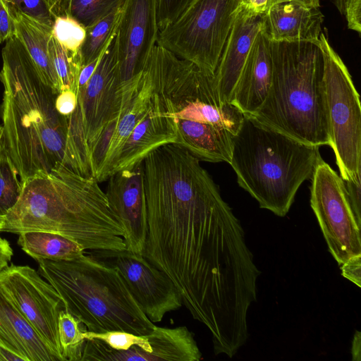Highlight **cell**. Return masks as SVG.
I'll return each mask as SVG.
<instances>
[{
	"instance_id": "obj_14",
	"label": "cell",
	"mask_w": 361,
	"mask_h": 361,
	"mask_svg": "<svg viewBox=\"0 0 361 361\" xmlns=\"http://www.w3.org/2000/svg\"><path fill=\"white\" fill-rule=\"evenodd\" d=\"M159 34L157 0H124L116 41L122 85L144 67Z\"/></svg>"
},
{
	"instance_id": "obj_33",
	"label": "cell",
	"mask_w": 361,
	"mask_h": 361,
	"mask_svg": "<svg viewBox=\"0 0 361 361\" xmlns=\"http://www.w3.org/2000/svg\"><path fill=\"white\" fill-rule=\"evenodd\" d=\"M15 35V25L8 3L0 0V43L6 42Z\"/></svg>"
},
{
	"instance_id": "obj_39",
	"label": "cell",
	"mask_w": 361,
	"mask_h": 361,
	"mask_svg": "<svg viewBox=\"0 0 361 361\" xmlns=\"http://www.w3.org/2000/svg\"><path fill=\"white\" fill-rule=\"evenodd\" d=\"M13 253V249L9 243L0 235V274L8 267Z\"/></svg>"
},
{
	"instance_id": "obj_27",
	"label": "cell",
	"mask_w": 361,
	"mask_h": 361,
	"mask_svg": "<svg viewBox=\"0 0 361 361\" xmlns=\"http://www.w3.org/2000/svg\"><path fill=\"white\" fill-rule=\"evenodd\" d=\"M21 189L18 171L6 152L0 160V217L4 218L16 205Z\"/></svg>"
},
{
	"instance_id": "obj_40",
	"label": "cell",
	"mask_w": 361,
	"mask_h": 361,
	"mask_svg": "<svg viewBox=\"0 0 361 361\" xmlns=\"http://www.w3.org/2000/svg\"><path fill=\"white\" fill-rule=\"evenodd\" d=\"M351 353L353 361H360L361 360V333L355 331L352 342Z\"/></svg>"
},
{
	"instance_id": "obj_3",
	"label": "cell",
	"mask_w": 361,
	"mask_h": 361,
	"mask_svg": "<svg viewBox=\"0 0 361 361\" xmlns=\"http://www.w3.org/2000/svg\"><path fill=\"white\" fill-rule=\"evenodd\" d=\"M1 106L6 151L21 183L59 164L71 169L67 118L55 106V94L40 78L15 36L2 49Z\"/></svg>"
},
{
	"instance_id": "obj_31",
	"label": "cell",
	"mask_w": 361,
	"mask_h": 361,
	"mask_svg": "<svg viewBox=\"0 0 361 361\" xmlns=\"http://www.w3.org/2000/svg\"><path fill=\"white\" fill-rule=\"evenodd\" d=\"M159 31L164 29L183 9L189 0H157Z\"/></svg>"
},
{
	"instance_id": "obj_21",
	"label": "cell",
	"mask_w": 361,
	"mask_h": 361,
	"mask_svg": "<svg viewBox=\"0 0 361 361\" xmlns=\"http://www.w3.org/2000/svg\"><path fill=\"white\" fill-rule=\"evenodd\" d=\"M8 5L14 22V35L28 52L42 80L51 88L55 94H58L59 82L48 48L52 27L23 14L8 3Z\"/></svg>"
},
{
	"instance_id": "obj_17",
	"label": "cell",
	"mask_w": 361,
	"mask_h": 361,
	"mask_svg": "<svg viewBox=\"0 0 361 361\" xmlns=\"http://www.w3.org/2000/svg\"><path fill=\"white\" fill-rule=\"evenodd\" d=\"M263 17L243 6L237 15L214 73L219 94L224 104L231 103L252 44L262 29Z\"/></svg>"
},
{
	"instance_id": "obj_10",
	"label": "cell",
	"mask_w": 361,
	"mask_h": 361,
	"mask_svg": "<svg viewBox=\"0 0 361 361\" xmlns=\"http://www.w3.org/2000/svg\"><path fill=\"white\" fill-rule=\"evenodd\" d=\"M116 33L108 42L87 85L77 90L76 108L67 118L69 147L82 157L89 155L90 159L92 145L105 127L121 114L123 85Z\"/></svg>"
},
{
	"instance_id": "obj_1",
	"label": "cell",
	"mask_w": 361,
	"mask_h": 361,
	"mask_svg": "<svg viewBox=\"0 0 361 361\" xmlns=\"http://www.w3.org/2000/svg\"><path fill=\"white\" fill-rule=\"evenodd\" d=\"M147 231L142 255L178 289L216 352L244 345L261 271L244 230L200 160L175 143L143 159Z\"/></svg>"
},
{
	"instance_id": "obj_16",
	"label": "cell",
	"mask_w": 361,
	"mask_h": 361,
	"mask_svg": "<svg viewBox=\"0 0 361 361\" xmlns=\"http://www.w3.org/2000/svg\"><path fill=\"white\" fill-rule=\"evenodd\" d=\"M176 140L175 118L166 99L154 85L149 109L126 140L111 167L109 176L120 170L132 168L157 147L176 143Z\"/></svg>"
},
{
	"instance_id": "obj_13",
	"label": "cell",
	"mask_w": 361,
	"mask_h": 361,
	"mask_svg": "<svg viewBox=\"0 0 361 361\" xmlns=\"http://www.w3.org/2000/svg\"><path fill=\"white\" fill-rule=\"evenodd\" d=\"M90 254L118 269L140 309L152 322H161L166 313L182 307L181 296L173 283L142 254L127 250L92 251Z\"/></svg>"
},
{
	"instance_id": "obj_25",
	"label": "cell",
	"mask_w": 361,
	"mask_h": 361,
	"mask_svg": "<svg viewBox=\"0 0 361 361\" xmlns=\"http://www.w3.org/2000/svg\"><path fill=\"white\" fill-rule=\"evenodd\" d=\"M87 329L78 318L62 310L58 319V333L65 361H81Z\"/></svg>"
},
{
	"instance_id": "obj_35",
	"label": "cell",
	"mask_w": 361,
	"mask_h": 361,
	"mask_svg": "<svg viewBox=\"0 0 361 361\" xmlns=\"http://www.w3.org/2000/svg\"><path fill=\"white\" fill-rule=\"evenodd\" d=\"M77 94L73 90H65L55 98V106L58 112L68 118L75 109L77 106Z\"/></svg>"
},
{
	"instance_id": "obj_38",
	"label": "cell",
	"mask_w": 361,
	"mask_h": 361,
	"mask_svg": "<svg viewBox=\"0 0 361 361\" xmlns=\"http://www.w3.org/2000/svg\"><path fill=\"white\" fill-rule=\"evenodd\" d=\"M14 360L27 361L23 355L0 338V361Z\"/></svg>"
},
{
	"instance_id": "obj_28",
	"label": "cell",
	"mask_w": 361,
	"mask_h": 361,
	"mask_svg": "<svg viewBox=\"0 0 361 361\" xmlns=\"http://www.w3.org/2000/svg\"><path fill=\"white\" fill-rule=\"evenodd\" d=\"M51 35L63 47L78 53L85 40L86 29L71 16H60L54 20Z\"/></svg>"
},
{
	"instance_id": "obj_32",
	"label": "cell",
	"mask_w": 361,
	"mask_h": 361,
	"mask_svg": "<svg viewBox=\"0 0 361 361\" xmlns=\"http://www.w3.org/2000/svg\"><path fill=\"white\" fill-rule=\"evenodd\" d=\"M361 173L349 180H343L346 195L359 226L361 227Z\"/></svg>"
},
{
	"instance_id": "obj_6",
	"label": "cell",
	"mask_w": 361,
	"mask_h": 361,
	"mask_svg": "<svg viewBox=\"0 0 361 361\" xmlns=\"http://www.w3.org/2000/svg\"><path fill=\"white\" fill-rule=\"evenodd\" d=\"M318 146L304 144L244 115L233 136L229 164L238 185L259 207L285 216L302 183L321 158Z\"/></svg>"
},
{
	"instance_id": "obj_44",
	"label": "cell",
	"mask_w": 361,
	"mask_h": 361,
	"mask_svg": "<svg viewBox=\"0 0 361 361\" xmlns=\"http://www.w3.org/2000/svg\"><path fill=\"white\" fill-rule=\"evenodd\" d=\"M281 1H284V0H271V5L275 4V3Z\"/></svg>"
},
{
	"instance_id": "obj_22",
	"label": "cell",
	"mask_w": 361,
	"mask_h": 361,
	"mask_svg": "<svg viewBox=\"0 0 361 361\" xmlns=\"http://www.w3.org/2000/svg\"><path fill=\"white\" fill-rule=\"evenodd\" d=\"M18 243L25 253L37 261L69 260L85 252L82 247L75 241L49 231L21 233Z\"/></svg>"
},
{
	"instance_id": "obj_11",
	"label": "cell",
	"mask_w": 361,
	"mask_h": 361,
	"mask_svg": "<svg viewBox=\"0 0 361 361\" xmlns=\"http://www.w3.org/2000/svg\"><path fill=\"white\" fill-rule=\"evenodd\" d=\"M310 205L338 265L361 255V235L343 180L321 157L311 178Z\"/></svg>"
},
{
	"instance_id": "obj_37",
	"label": "cell",
	"mask_w": 361,
	"mask_h": 361,
	"mask_svg": "<svg viewBox=\"0 0 361 361\" xmlns=\"http://www.w3.org/2000/svg\"><path fill=\"white\" fill-rule=\"evenodd\" d=\"M102 54L90 63L82 67L78 77L77 90L80 88L85 87L87 85V83L91 78L92 74L94 73V71L97 68Z\"/></svg>"
},
{
	"instance_id": "obj_43",
	"label": "cell",
	"mask_w": 361,
	"mask_h": 361,
	"mask_svg": "<svg viewBox=\"0 0 361 361\" xmlns=\"http://www.w3.org/2000/svg\"><path fill=\"white\" fill-rule=\"evenodd\" d=\"M295 1L301 2V3L308 5V6H316V7H319V0H295Z\"/></svg>"
},
{
	"instance_id": "obj_2",
	"label": "cell",
	"mask_w": 361,
	"mask_h": 361,
	"mask_svg": "<svg viewBox=\"0 0 361 361\" xmlns=\"http://www.w3.org/2000/svg\"><path fill=\"white\" fill-rule=\"evenodd\" d=\"M21 184L19 200L3 218L0 231H49L75 241L85 250H126L125 228L92 176L59 164Z\"/></svg>"
},
{
	"instance_id": "obj_9",
	"label": "cell",
	"mask_w": 361,
	"mask_h": 361,
	"mask_svg": "<svg viewBox=\"0 0 361 361\" xmlns=\"http://www.w3.org/2000/svg\"><path fill=\"white\" fill-rule=\"evenodd\" d=\"M324 61V92L330 147L343 180L361 173V105L351 75L325 35L319 37Z\"/></svg>"
},
{
	"instance_id": "obj_18",
	"label": "cell",
	"mask_w": 361,
	"mask_h": 361,
	"mask_svg": "<svg viewBox=\"0 0 361 361\" xmlns=\"http://www.w3.org/2000/svg\"><path fill=\"white\" fill-rule=\"evenodd\" d=\"M270 41L261 30L256 36L234 88L231 104L252 116L264 103L271 82Z\"/></svg>"
},
{
	"instance_id": "obj_30",
	"label": "cell",
	"mask_w": 361,
	"mask_h": 361,
	"mask_svg": "<svg viewBox=\"0 0 361 361\" xmlns=\"http://www.w3.org/2000/svg\"><path fill=\"white\" fill-rule=\"evenodd\" d=\"M339 12L345 18L350 30L361 32V0H332Z\"/></svg>"
},
{
	"instance_id": "obj_7",
	"label": "cell",
	"mask_w": 361,
	"mask_h": 361,
	"mask_svg": "<svg viewBox=\"0 0 361 361\" xmlns=\"http://www.w3.org/2000/svg\"><path fill=\"white\" fill-rule=\"evenodd\" d=\"M39 274L57 291L65 311L94 333H151L155 325L132 295L114 264L90 255L69 260L39 259Z\"/></svg>"
},
{
	"instance_id": "obj_4",
	"label": "cell",
	"mask_w": 361,
	"mask_h": 361,
	"mask_svg": "<svg viewBox=\"0 0 361 361\" xmlns=\"http://www.w3.org/2000/svg\"><path fill=\"white\" fill-rule=\"evenodd\" d=\"M145 66L166 99L177 128L176 143L199 160L231 161L233 136L244 114L222 102L214 73L204 71L156 44Z\"/></svg>"
},
{
	"instance_id": "obj_29",
	"label": "cell",
	"mask_w": 361,
	"mask_h": 361,
	"mask_svg": "<svg viewBox=\"0 0 361 361\" xmlns=\"http://www.w3.org/2000/svg\"><path fill=\"white\" fill-rule=\"evenodd\" d=\"M23 14L49 27L53 26L56 16L47 0H6Z\"/></svg>"
},
{
	"instance_id": "obj_24",
	"label": "cell",
	"mask_w": 361,
	"mask_h": 361,
	"mask_svg": "<svg viewBox=\"0 0 361 361\" xmlns=\"http://www.w3.org/2000/svg\"><path fill=\"white\" fill-rule=\"evenodd\" d=\"M48 48L58 80L59 93L65 90L77 92L78 77L82 68L79 52L74 53L68 50L52 35L49 41Z\"/></svg>"
},
{
	"instance_id": "obj_8",
	"label": "cell",
	"mask_w": 361,
	"mask_h": 361,
	"mask_svg": "<svg viewBox=\"0 0 361 361\" xmlns=\"http://www.w3.org/2000/svg\"><path fill=\"white\" fill-rule=\"evenodd\" d=\"M243 0H189L161 30L157 44L214 73Z\"/></svg>"
},
{
	"instance_id": "obj_5",
	"label": "cell",
	"mask_w": 361,
	"mask_h": 361,
	"mask_svg": "<svg viewBox=\"0 0 361 361\" xmlns=\"http://www.w3.org/2000/svg\"><path fill=\"white\" fill-rule=\"evenodd\" d=\"M269 41L271 85L262 106L250 116L304 144L330 146L319 40Z\"/></svg>"
},
{
	"instance_id": "obj_19",
	"label": "cell",
	"mask_w": 361,
	"mask_h": 361,
	"mask_svg": "<svg viewBox=\"0 0 361 361\" xmlns=\"http://www.w3.org/2000/svg\"><path fill=\"white\" fill-rule=\"evenodd\" d=\"M324 16L318 7L295 0L272 4L264 15L262 31L275 42H318Z\"/></svg>"
},
{
	"instance_id": "obj_26",
	"label": "cell",
	"mask_w": 361,
	"mask_h": 361,
	"mask_svg": "<svg viewBox=\"0 0 361 361\" xmlns=\"http://www.w3.org/2000/svg\"><path fill=\"white\" fill-rule=\"evenodd\" d=\"M124 0H68L66 15L87 29L121 6Z\"/></svg>"
},
{
	"instance_id": "obj_41",
	"label": "cell",
	"mask_w": 361,
	"mask_h": 361,
	"mask_svg": "<svg viewBox=\"0 0 361 361\" xmlns=\"http://www.w3.org/2000/svg\"><path fill=\"white\" fill-rule=\"evenodd\" d=\"M54 15L57 17L66 15L68 0H47Z\"/></svg>"
},
{
	"instance_id": "obj_45",
	"label": "cell",
	"mask_w": 361,
	"mask_h": 361,
	"mask_svg": "<svg viewBox=\"0 0 361 361\" xmlns=\"http://www.w3.org/2000/svg\"><path fill=\"white\" fill-rule=\"evenodd\" d=\"M2 221H3V218L2 217H0V227H1V225L2 224Z\"/></svg>"
},
{
	"instance_id": "obj_23",
	"label": "cell",
	"mask_w": 361,
	"mask_h": 361,
	"mask_svg": "<svg viewBox=\"0 0 361 361\" xmlns=\"http://www.w3.org/2000/svg\"><path fill=\"white\" fill-rule=\"evenodd\" d=\"M121 6L86 29V35L79 49L82 67L98 58L105 49L108 42L116 33Z\"/></svg>"
},
{
	"instance_id": "obj_34",
	"label": "cell",
	"mask_w": 361,
	"mask_h": 361,
	"mask_svg": "<svg viewBox=\"0 0 361 361\" xmlns=\"http://www.w3.org/2000/svg\"><path fill=\"white\" fill-rule=\"evenodd\" d=\"M340 266L342 276L361 288V255L351 257Z\"/></svg>"
},
{
	"instance_id": "obj_12",
	"label": "cell",
	"mask_w": 361,
	"mask_h": 361,
	"mask_svg": "<svg viewBox=\"0 0 361 361\" xmlns=\"http://www.w3.org/2000/svg\"><path fill=\"white\" fill-rule=\"evenodd\" d=\"M0 287L46 343L59 361H65L58 333L64 310L55 288L28 266L11 265L0 274Z\"/></svg>"
},
{
	"instance_id": "obj_15",
	"label": "cell",
	"mask_w": 361,
	"mask_h": 361,
	"mask_svg": "<svg viewBox=\"0 0 361 361\" xmlns=\"http://www.w3.org/2000/svg\"><path fill=\"white\" fill-rule=\"evenodd\" d=\"M143 160L120 170L107 180L105 192L109 205L126 230V250L142 254L147 231Z\"/></svg>"
},
{
	"instance_id": "obj_20",
	"label": "cell",
	"mask_w": 361,
	"mask_h": 361,
	"mask_svg": "<svg viewBox=\"0 0 361 361\" xmlns=\"http://www.w3.org/2000/svg\"><path fill=\"white\" fill-rule=\"evenodd\" d=\"M0 338L27 361H59L1 287Z\"/></svg>"
},
{
	"instance_id": "obj_36",
	"label": "cell",
	"mask_w": 361,
	"mask_h": 361,
	"mask_svg": "<svg viewBox=\"0 0 361 361\" xmlns=\"http://www.w3.org/2000/svg\"><path fill=\"white\" fill-rule=\"evenodd\" d=\"M242 6L251 13L264 15L271 6V0H243Z\"/></svg>"
},
{
	"instance_id": "obj_42",
	"label": "cell",
	"mask_w": 361,
	"mask_h": 361,
	"mask_svg": "<svg viewBox=\"0 0 361 361\" xmlns=\"http://www.w3.org/2000/svg\"><path fill=\"white\" fill-rule=\"evenodd\" d=\"M6 147L3 126L0 125V160L5 153H6Z\"/></svg>"
}]
</instances>
